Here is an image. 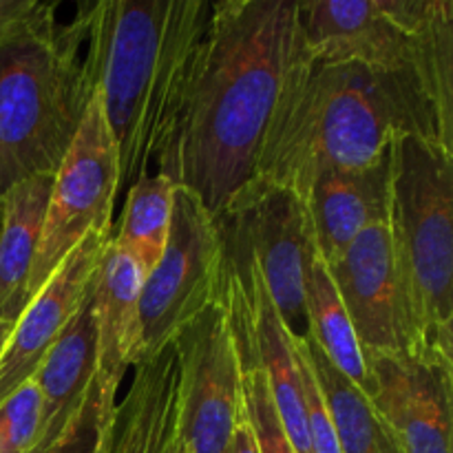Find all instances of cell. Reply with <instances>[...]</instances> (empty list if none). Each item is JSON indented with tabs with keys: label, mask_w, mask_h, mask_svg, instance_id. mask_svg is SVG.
<instances>
[{
	"label": "cell",
	"mask_w": 453,
	"mask_h": 453,
	"mask_svg": "<svg viewBox=\"0 0 453 453\" xmlns=\"http://www.w3.org/2000/svg\"><path fill=\"white\" fill-rule=\"evenodd\" d=\"M305 53L295 0L212 3L175 133L155 173L219 215L257 177L277 102Z\"/></svg>",
	"instance_id": "cell-1"
},
{
	"label": "cell",
	"mask_w": 453,
	"mask_h": 453,
	"mask_svg": "<svg viewBox=\"0 0 453 453\" xmlns=\"http://www.w3.org/2000/svg\"><path fill=\"white\" fill-rule=\"evenodd\" d=\"M401 135L453 146V124L416 73L354 62H296L274 109L255 180L283 186L305 202L317 175L380 162Z\"/></svg>",
	"instance_id": "cell-2"
},
{
	"label": "cell",
	"mask_w": 453,
	"mask_h": 453,
	"mask_svg": "<svg viewBox=\"0 0 453 453\" xmlns=\"http://www.w3.org/2000/svg\"><path fill=\"white\" fill-rule=\"evenodd\" d=\"M206 0L78 4L87 69L119 162V195L155 173L180 119Z\"/></svg>",
	"instance_id": "cell-3"
},
{
	"label": "cell",
	"mask_w": 453,
	"mask_h": 453,
	"mask_svg": "<svg viewBox=\"0 0 453 453\" xmlns=\"http://www.w3.org/2000/svg\"><path fill=\"white\" fill-rule=\"evenodd\" d=\"M93 96L82 20L56 12L0 42V197L56 175Z\"/></svg>",
	"instance_id": "cell-4"
},
{
	"label": "cell",
	"mask_w": 453,
	"mask_h": 453,
	"mask_svg": "<svg viewBox=\"0 0 453 453\" xmlns=\"http://www.w3.org/2000/svg\"><path fill=\"white\" fill-rule=\"evenodd\" d=\"M388 224L423 349L453 361V146L392 142Z\"/></svg>",
	"instance_id": "cell-5"
},
{
	"label": "cell",
	"mask_w": 453,
	"mask_h": 453,
	"mask_svg": "<svg viewBox=\"0 0 453 453\" xmlns=\"http://www.w3.org/2000/svg\"><path fill=\"white\" fill-rule=\"evenodd\" d=\"M299 22L312 58L416 73L453 124L451 0H308Z\"/></svg>",
	"instance_id": "cell-6"
},
{
	"label": "cell",
	"mask_w": 453,
	"mask_h": 453,
	"mask_svg": "<svg viewBox=\"0 0 453 453\" xmlns=\"http://www.w3.org/2000/svg\"><path fill=\"white\" fill-rule=\"evenodd\" d=\"M219 296L221 239L217 221L193 190L175 186L166 248L142 283L137 363L166 349L177 332L219 303Z\"/></svg>",
	"instance_id": "cell-7"
},
{
	"label": "cell",
	"mask_w": 453,
	"mask_h": 453,
	"mask_svg": "<svg viewBox=\"0 0 453 453\" xmlns=\"http://www.w3.org/2000/svg\"><path fill=\"white\" fill-rule=\"evenodd\" d=\"M119 197V162L113 137L93 91L82 124L53 175L42 237L27 283V303L91 230L113 233Z\"/></svg>",
	"instance_id": "cell-8"
},
{
	"label": "cell",
	"mask_w": 453,
	"mask_h": 453,
	"mask_svg": "<svg viewBox=\"0 0 453 453\" xmlns=\"http://www.w3.org/2000/svg\"><path fill=\"white\" fill-rule=\"evenodd\" d=\"M219 215L246 234L283 326L295 339H308L305 283L319 255L303 199L283 186L252 180Z\"/></svg>",
	"instance_id": "cell-9"
},
{
	"label": "cell",
	"mask_w": 453,
	"mask_h": 453,
	"mask_svg": "<svg viewBox=\"0 0 453 453\" xmlns=\"http://www.w3.org/2000/svg\"><path fill=\"white\" fill-rule=\"evenodd\" d=\"M180 361L184 453H224L242 418L239 361L224 305L215 303L173 339Z\"/></svg>",
	"instance_id": "cell-10"
},
{
	"label": "cell",
	"mask_w": 453,
	"mask_h": 453,
	"mask_svg": "<svg viewBox=\"0 0 453 453\" xmlns=\"http://www.w3.org/2000/svg\"><path fill=\"white\" fill-rule=\"evenodd\" d=\"M326 268L348 310L363 354H427L420 343L388 221L363 230Z\"/></svg>",
	"instance_id": "cell-11"
},
{
	"label": "cell",
	"mask_w": 453,
	"mask_h": 453,
	"mask_svg": "<svg viewBox=\"0 0 453 453\" xmlns=\"http://www.w3.org/2000/svg\"><path fill=\"white\" fill-rule=\"evenodd\" d=\"M376 380L372 403L403 453H451L453 361L423 352L365 354Z\"/></svg>",
	"instance_id": "cell-12"
},
{
	"label": "cell",
	"mask_w": 453,
	"mask_h": 453,
	"mask_svg": "<svg viewBox=\"0 0 453 453\" xmlns=\"http://www.w3.org/2000/svg\"><path fill=\"white\" fill-rule=\"evenodd\" d=\"M111 237L109 230H91L22 310L0 357V403L34 379L49 349L82 308Z\"/></svg>",
	"instance_id": "cell-13"
},
{
	"label": "cell",
	"mask_w": 453,
	"mask_h": 453,
	"mask_svg": "<svg viewBox=\"0 0 453 453\" xmlns=\"http://www.w3.org/2000/svg\"><path fill=\"white\" fill-rule=\"evenodd\" d=\"M100 453H184L180 432V361L173 343L135 365L104 427Z\"/></svg>",
	"instance_id": "cell-14"
},
{
	"label": "cell",
	"mask_w": 453,
	"mask_h": 453,
	"mask_svg": "<svg viewBox=\"0 0 453 453\" xmlns=\"http://www.w3.org/2000/svg\"><path fill=\"white\" fill-rule=\"evenodd\" d=\"M392 149L380 162L317 175L305 197L314 246L326 265L334 264L365 228L389 219Z\"/></svg>",
	"instance_id": "cell-15"
},
{
	"label": "cell",
	"mask_w": 453,
	"mask_h": 453,
	"mask_svg": "<svg viewBox=\"0 0 453 453\" xmlns=\"http://www.w3.org/2000/svg\"><path fill=\"white\" fill-rule=\"evenodd\" d=\"M144 273L111 239L93 279V319L97 336V379L118 394L140 354V295Z\"/></svg>",
	"instance_id": "cell-16"
},
{
	"label": "cell",
	"mask_w": 453,
	"mask_h": 453,
	"mask_svg": "<svg viewBox=\"0 0 453 453\" xmlns=\"http://www.w3.org/2000/svg\"><path fill=\"white\" fill-rule=\"evenodd\" d=\"M91 292L35 370L34 380L42 398V416L34 453H44L58 441L75 411L87 401L97 376V336Z\"/></svg>",
	"instance_id": "cell-17"
},
{
	"label": "cell",
	"mask_w": 453,
	"mask_h": 453,
	"mask_svg": "<svg viewBox=\"0 0 453 453\" xmlns=\"http://www.w3.org/2000/svg\"><path fill=\"white\" fill-rule=\"evenodd\" d=\"M53 175H35L0 197V319L16 323L42 237Z\"/></svg>",
	"instance_id": "cell-18"
},
{
	"label": "cell",
	"mask_w": 453,
	"mask_h": 453,
	"mask_svg": "<svg viewBox=\"0 0 453 453\" xmlns=\"http://www.w3.org/2000/svg\"><path fill=\"white\" fill-rule=\"evenodd\" d=\"M305 349L341 453H403L396 434L379 414L372 398L341 374L312 339H305Z\"/></svg>",
	"instance_id": "cell-19"
},
{
	"label": "cell",
	"mask_w": 453,
	"mask_h": 453,
	"mask_svg": "<svg viewBox=\"0 0 453 453\" xmlns=\"http://www.w3.org/2000/svg\"><path fill=\"white\" fill-rule=\"evenodd\" d=\"M305 312H308V339L317 343L327 361L348 376L361 392L374 396L376 380L365 363L349 314L336 292L326 264L317 259L305 283Z\"/></svg>",
	"instance_id": "cell-20"
},
{
	"label": "cell",
	"mask_w": 453,
	"mask_h": 453,
	"mask_svg": "<svg viewBox=\"0 0 453 453\" xmlns=\"http://www.w3.org/2000/svg\"><path fill=\"white\" fill-rule=\"evenodd\" d=\"M175 186L164 173H150L124 193L122 219L111 239L140 265L144 279L159 264L166 248Z\"/></svg>",
	"instance_id": "cell-21"
},
{
	"label": "cell",
	"mask_w": 453,
	"mask_h": 453,
	"mask_svg": "<svg viewBox=\"0 0 453 453\" xmlns=\"http://www.w3.org/2000/svg\"><path fill=\"white\" fill-rule=\"evenodd\" d=\"M118 403V394L106 389L96 376L87 401L82 403L65 432L44 453H100L106 420Z\"/></svg>",
	"instance_id": "cell-22"
},
{
	"label": "cell",
	"mask_w": 453,
	"mask_h": 453,
	"mask_svg": "<svg viewBox=\"0 0 453 453\" xmlns=\"http://www.w3.org/2000/svg\"><path fill=\"white\" fill-rule=\"evenodd\" d=\"M42 398L35 380H27L0 403V453H34L40 438Z\"/></svg>",
	"instance_id": "cell-23"
},
{
	"label": "cell",
	"mask_w": 453,
	"mask_h": 453,
	"mask_svg": "<svg viewBox=\"0 0 453 453\" xmlns=\"http://www.w3.org/2000/svg\"><path fill=\"white\" fill-rule=\"evenodd\" d=\"M56 9V3H40V0H0V42L38 25Z\"/></svg>",
	"instance_id": "cell-24"
},
{
	"label": "cell",
	"mask_w": 453,
	"mask_h": 453,
	"mask_svg": "<svg viewBox=\"0 0 453 453\" xmlns=\"http://www.w3.org/2000/svg\"><path fill=\"white\" fill-rule=\"evenodd\" d=\"M224 453H259L255 438H252V434H250V427H248L246 418H243V411H242V418H239L237 427H234L233 436H230L228 447H226Z\"/></svg>",
	"instance_id": "cell-25"
},
{
	"label": "cell",
	"mask_w": 453,
	"mask_h": 453,
	"mask_svg": "<svg viewBox=\"0 0 453 453\" xmlns=\"http://www.w3.org/2000/svg\"><path fill=\"white\" fill-rule=\"evenodd\" d=\"M12 330H13V323L12 321H4V319H0V357H3L4 345H7L9 336H12Z\"/></svg>",
	"instance_id": "cell-26"
}]
</instances>
